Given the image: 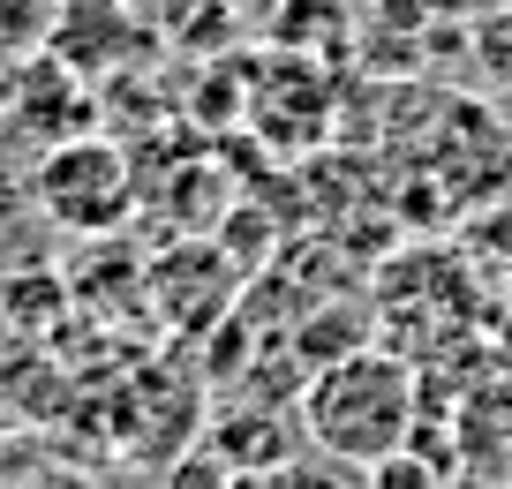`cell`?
I'll return each mask as SVG.
<instances>
[{
	"instance_id": "1",
	"label": "cell",
	"mask_w": 512,
	"mask_h": 489,
	"mask_svg": "<svg viewBox=\"0 0 512 489\" xmlns=\"http://www.w3.org/2000/svg\"><path fill=\"white\" fill-rule=\"evenodd\" d=\"M302 437L324 459H347V467H377V459L407 452V437H415V362L384 347H354L339 362H324L302 384Z\"/></svg>"
},
{
	"instance_id": "2",
	"label": "cell",
	"mask_w": 512,
	"mask_h": 489,
	"mask_svg": "<svg viewBox=\"0 0 512 489\" xmlns=\"http://www.w3.org/2000/svg\"><path fill=\"white\" fill-rule=\"evenodd\" d=\"M136 189H144L136 166H128L121 143H106V136L53 143V151L38 158V174H31V204L46 211L61 234H113V226H128Z\"/></svg>"
},
{
	"instance_id": "4",
	"label": "cell",
	"mask_w": 512,
	"mask_h": 489,
	"mask_svg": "<svg viewBox=\"0 0 512 489\" xmlns=\"http://www.w3.org/2000/svg\"><path fill=\"white\" fill-rule=\"evenodd\" d=\"M497 53H512V8H497V16H490V23H482V68H490V61H497ZM497 76H505V83H512V61H505V68H497Z\"/></svg>"
},
{
	"instance_id": "3",
	"label": "cell",
	"mask_w": 512,
	"mask_h": 489,
	"mask_svg": "<svg viewBox=\"0 0 512 489\" xmlns=\"http://www.w3.org/2000/svg\"><path fill=\"white\" fill-rule=\"evenodd\" d=\"M61 0H0V53H31L53 38Z\"/></svg>"
}]
</instances>
